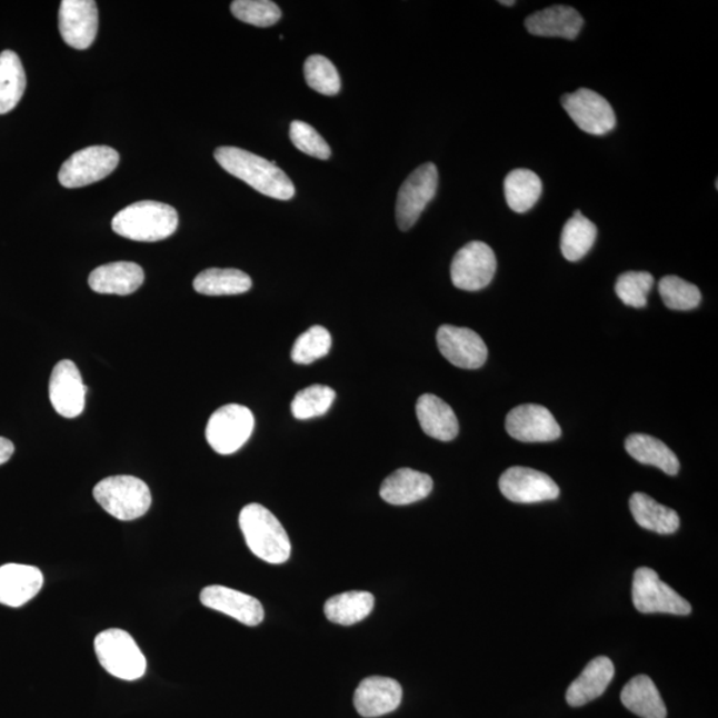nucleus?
<instances>
[{"label":"nucleus","instance_id":"1","mask_svg":"<svg viewBox=\"0 0 718 718\" xmlns=\"http://www.w3.org/2000/svg\"><path fill=\"white\" fill-rule=\"evenodd\" d=\"M215 159L221 168L235 178L247 182L257 192L276 200H290L296 193L293 181L276 166L246 149L220 147L215 151Z\"/></svg>","mask_w":718,"mask_h":718},{"label":"nucleus","instance_id":"2","mask_svg":"<svg viewBox=\"0 0 718 718\" xmlns=\"http://www.w3.org/2000/svg\"><path fill=\"white\" fill-rule=\"evenodd\" d=\"M240 528L249 550L270 565H282L290 558V540L286 528L267 507L252 503L240 512Z\"/></svg>","mask_w":718,"mask_h":718},{"label":"nucleus","instance_id":"3","mask_svg":"<svg viewBox=\"0 0 718 718\" xmlns=\"http://www.w3.org/2000/svg\"><path fill=\"white\" fill-rule=\"evenodd\" d=\"M179 227L176 209L158 201H139L112 219L114 233L128 240L154 242L168 239Z\"/></svg>","mask_w":718,"mask_h":718},{"label":"nucleus","instance_id":"4","mask_svg":"<svg viewBox=\"0 0 718 718\" xmlns=\"http://www.w3.org/2000/svg\"><path fill=\"white\" fill-rule=\"evenodd\" d=\"M93 498L113 518L130 521L143 517L152 505L151 490L131 476L110 477L93 489Z\"/></svg>","mask_w":718,"mask_h":718},{"label":"nucleus","instance_id":"5","mask_svg":"<svg viewBox=\"0 0 718 718\" xmlns=\"http://www.w3.org/2000/svg\"><path fill=\"white\" fill-rule=\"evenodd\" d=\"M100 666L120 680H139L146 675L147 660L137 641L123 629L112 628L94 639Z\"/></svg>","mask_w":718,"mask_h":718},{"label":"nucleus","instance_id":"6","mask_svg":"<svg viewBox=\"0 0 718 718\" xmlns=\"http://www.w3.org/2000/svg\"><path fill=\"white\" fill-rule=\"evenodd\" d=\"M255 429V417L246 406L230 403L209 418L206 437L209 446L221 456L239 451Z\"/></svg>","mask_w":718,"mask_h":718},{"label":"nucleus","instance_id":"7","mask_svg":"<svg viewBox=\"0 0 718 718\" xmlns=\"http://www.w3.org/2000/svg\"><path fill=\"white\" fill-rule=\"evenodd\" d=\"M117 149L92 146L74 152L60 168L58 179L64 188H81L110 176L119 164Z\"/></svg>","mask_w":718,"mask_h":718},{"label":"nucleus","instance_id":"8","mask_svg":"<svg viewBox=\"0 0 718 718\" xmlns=\"http://www.w3.org/2000/svg\"><path fill=\"white\" fill-rule=\"evenodd\" d=\"M632 600L641 614H672L687 616L692 612L689 601L660 580L652 568L641 567L634 575Z\"/></svg>","mask_w":718,"mask_h":718},{"label":"nucleus","instance_id":"9","mask_svg":"<svg viewBox=\"0 0 718 718\" xmlns=\"http://www.w3.org/2000/svg\"><path fill=\"white\" fill-rule=\"evenodd\" d=\"M438 189V169L432 162L418 167L399 188L396 217L399 229L409 230L416 226L426 207Z\"/></svg>","mask_w":718,"mask_h":718},{"label":"nucleus","instance_id":"10","mask_svg":"<svg viewBox=\"0 0 718 718\" xmlns=\"http://www.w3.org/2000/svg\"><path fill=\"white\" fill-rule=\"evenodd\" d=\"M497 272V257L482 241H472L458 250L451 263L453 287L460 290L485 289Z\"/></svg>","mask_w":718,"mask_h":718},{"label":"nucleus","instance_id":"11","mask_svg":"<svg viewBox=\"0 0 718 718\" xmlns=\"http://www.w3.org/2000/svg\"><path fill=\"white\" fill-rule=\"evenodd\" d=\"M561 106L570 114L574 123L589 134L602 137L616 127V114L607 99L588 88L566 93L561 98Z\"/></svg>","mask_w":718,"mask_h":718},{"label":"nucleus","instance_id":"12","mask_svg":"<svg viewBox=\"0 0 718 718\" xmlns=\"http://www.w3.org/2000/svg\"><path fill=\"white\" fill-rule=\"evenodd\" d=\"M499 489L513 503H539L559 497V486L547 473L515 466L499 479Z\"/></svg>","mask_w":718,"mask_h":718},{"label":"nucleus","instance_id":"13","mask_svg":"<svg viewBox=\"0 0 718 718\" xmlns=\"http://www.w3.org/2000/svg\"><path fill=\"white\" fill-rule=\"evenodd\" d=\"M508 436L526 443L554 442L561 436L560 426L551 411L540 405H521L508 412Z\"/></svg>","mask_w":718,"mask_h":718},{"label":"nucleus","instance_id":"14","mask_svg":"<svg viewBox=\"0 0 718 718\" xmlns=\"http://www.w3.org/2000/svg\"><path fill=\"white\" fill-rule=\"evenodd\" d=\"M437 343L447 361L460 369L482 368L489 356L482 337L467 328L443 325L438 330Z\"/></svg>","mask_w":718,"mask_h":718},{"label":"nucleus","instance_id":"15","mask_svg":"<svg viewBox=\"0 0 718 718\" xmlns=\"http://www.w3.org/2000/svg\"><path fill=\"white\" fill-rule=\"evenodd\" d=\"M99 29L98 4L93 0H63L59 10V31L74 50H87Z\"/></svg>","mask_w":718,"mask_h":718},{"label":"nucleus","instance_id":"16","mask_svg":"<svg viewBox=\"0 0 718 718\" xmlns=\"http://www.w3.org/2000/svg\"><path fill=\"white\" fill-rule=\"evenodd\" d=\"M49 390L52 408L59 416L72 419L83 412L88 389L78 366L70 359H63L53 368Z\"/></svg>","mask_w":718,"mask_h":718},{"label":"nucleus","instance_id":"17","mask_svg":"<svg viewBox=\"0 0 718 718\" xmlns=\"http://www.w3.org/2000/svg\"><path fill=\"white\" fill-rule=\"evenodd\" d=\"M202 606L226 614L248 627L261 625L263 607L253 596L222 586H209L200 594Z\"/></svg>","mask_w":718,"mask_h":718},{"label":"nucleus","instance_id":"18","mask_svg":"<svg viewBox=\"0 0 718 718\" xmlns=\"http://www.w3.org/2000/svg\"><path fill=\"white\" fill-rule=\"evenodd\" d=\"M402 687L389 677H368L356 690L355 707L366 718L381 717L401 706Z\"/></svg>","mask_w":718,"mask_h":718},{"label":"nucleus","instance_id":"19","mask_svg":"<svg viewBox=\"0 0 718 718\" xmlns=\"http://www.w3.org/2000/svg\"><path fill=\"white\" fill-rule=\"evenodd\" d=\"M43 574L37 567L10 564L0 567V605L18 608L42 589Z\"/></svg>","mask_w":718,"mask_h":718},{"label":"nucleus","instance_id":"20","mask_svg":"<svg viewBox=\"0 0 718 718\" xmlns=\"http://www.w3.org/2000/svg\"><path fill=\"white\" fill-rule=\"evenodd\" d=\"M144 279V270L138 263L118 261L92 270L88 286L100 295L128 296L143 286Z\"/></svg>","mask_w":718,"mask_h":718},{"label":"nucleus","instance_id":"21","mask_svg":"<svg viewBox=\"0 0 718 718\" xmlns=\"http://www.w3.org/2000/svg\"><path fill=\"white\" fill-rule=\"evenodd\" d=\"M525 24L527 31L535 37L575 40L585 26V20L570 6H551L531 13Z\"/></svg>","mask_w":718,"mask_h":718},{"label":"nucleus","instance_id":"22","mask_svg":"<svg viewBox=\"0 0 718 718\" xmlns=\"http://www.w3.org/2000/svg\"><path fill=\"white\" fill-rule=\"evenodd\" d=\"M615 676V666L606 656L595 657L567 690L568 706L579 708L606 692Z\"/></svg>","mask_w":718,"mask_h":718},{"label":"nucleus","instance_id":"23","mask_svg":"<svg viewBox=\"0 0 718 718\" xmlns=\"http://www.w3.org/2000/svg\"><path fill=\"white\" fill-rule=\"evenodd\" d=\"M432 479L428 473L399 469L385 479L379 496L390 505L406 506L430 496Z\"/></svg>","mask_w":718,"mask_h":718},{"label":"nucleus","instance_id":"24","mask_svg":"<svg viewBox=\"0 0 718 718\" xmlns=\"http://www.w3.org/2000/svg\"><path fill=\"white\" fill-rule=\"evenodd\" d=\"M417 417L422 430L433 439L450 442L458 437L459 423L456 412L450 408V405L437 396L419 397Z\"/></svg>","mask_w":718,"mask_h":718},{"label":"nucleus","instance_id":"25","mask_svg":"<svg viewBox=\"0 0 718 718\" xmlns=\"http://www.w3.org/2000/svg\"><path fill=\"white\" fill-rule=\"evenodd\" d=\"M621 702L641 718H667V707L650 677H634L621 690Z\"/></svg>","mask_w":718,"mask_h":718},{"label":"nucleus","instance_id":"26","mask_svg":"<svg viewBox=\"0 0 718 718\" xmlns=\"http://www.w3.org/2000/svg\"><path fill=\"white\" fill-rule=\"evenodd\" d=\"M629 508L640 527L645 530L669 535L680 527V517L672 508L657 503L647 493L636 492L629 499Z\"/></svg>","mask_w":718,"mask_h":718},{"label":"nucleus","instance_id":"27","mask_svg":"<svg viewBox=\"0 0 718 718\" xmlns=\"http://www.w3.org/2000/svg\"><path fill=\"white\" fill-rule=\"evenodd\" d=\"M626 450L639 463L655 466L667 476H677V472L680 471V462L676 453L660 439L647 436V433L629 436L626 440Z\"/></svg>","mask_w":718,"mask_h":718},{"label":"nucleus","instance_id":"28","mask_svg":"<svg viewBox=\"0 0 718 718\" xmlns=\"http://www.w3.org/2000/svg\"><path fill=\"white\" fill-rule=\"evenodd\" d=\"M193 288L205 296H236L247 293L252 279L239 269L211 268L196 277Z\"/></svg>","mask_w":718,"mask_h":718},{"label":"nucleus","instance_id":"29","mask_svg":"<svg viewBox=\"0 0 718 718\" xmlns=\"http://www.w3.org/2000/svg\"><path fill=\"white\" fill-rule=\"evenodd\" d=\"M544 192L539 176L530 169H515L505 180V195L508 207L517 213H526L537 205Z\"/></svg>","mask_w":718,"mask_h":718},{"label":"nucleus","instance_id":"30","mask_svg":"<svg viewBox=\"0 0 718 718\" xmlns=\"http://www.w3.org/2000/svg\"><path fill=\"white\" fill-rule=\"evenodd\" d=\"M375 608V596L369 592L351 591L333 596L325 605V615L331 622L353 626L368 618Z\"/></svg>","mask_w":718,"mask_h":718},{"label":"nucleus","instance_id":"31","mask_svg":"<svg viewBox=\"0 0 718 718\" xmlns=\"http://www.w3.org/2000/svg\"><path fill=\"white\" fill-rule=\"evenodd\" d=\"M26 86V72L17 53L10 50L0 53V114L9 113L19 104Z\"/></svg>","mask_w":718,"mask_h":718},{"label":"nucleus","instance_id":"32","mask_svg":"<svg viewBox=\"0 0 718 718\" xmlns=\"http://www.w3.org/2000/svg\"><path fill=\"white\" fill-rule=\"evenodd\" d=\"M596 237H598V228L592 221L582 215L574 216L566 222L561 232V253L568 261H579L591 250Z\"/></svg>","mask_w":718,"mask_h":718},{"label":"nucleus","instance_id":"33","mask_svg":"<svg viewBox=\"0 0 718 718\" xmlns=\"http://www.w3.org/2000/svg\"><path fill=\"white\" fill-rule=\"evenodd\" d=\"M336 399V391L328 386L313 385L309 388L297 392L291 402V415L295 418L305 421V419L321 417L327 415L330 406Z\"/></svg>","mask_w":718,"mask_h":718},{"label":"nucleus","instance_id":"34","mask_svg":"<svg viewBox=\"0 0 718 718\" xmlns=\"http://www.w3.org/2000/svg\"><path fill=\"white\" fill-rule=\"evenodd\" d=\"M305 79L311 90L335 97L341 90V78L333 63L322 56H311L303 66Z\"/></svg>","mask_w":718,"mask_h":718},{"label":"nucleus","instance_id":"35","mask_svg":"<svg viewBox=\"0 0 718 718\" xmlns=\"http://www.w3.org/2000/svg\"><path fill=\"white\" fill-rule=\"evenodd\" d=\"M659 291L666 307L672 310H692L701 302L700 289L680 277H664Z\"/></svg>","mask_w":718,"mask_h":718},{"label":"nucleus","instance_id":"36","mask_svg":"<svg viewBox=\"0 0 718 718\" xmlns=\"http://www.w3.org/2000/svg\"><path fill=\"white\" fill-rule=\"evenodd\" d=\"M331 348V336L328 329L316 325L297 338L291 359L298 365H309L327 356Z\"/></svg>","mask_w":718,"mask_h":718},{"label":"nucleus","instance_id":"37","mask_svg":"<svg viewBox=\"0 0 718 718\" xmlns=\"http://www.w3.org/2000/svg\"><path fill=\"white\" fill-rule=\"evenodd\" d=\"M230 11L243 23L270 27L281 19L279 6L269 0H235Z\"/></svg>","mask_w":718,"mask_h":718},{"label":"nucleus","instance_id":"38","mask_svg":"<svg viewBox=\"0 0 718 718\" xmlns=\"http://www.w3.org/2000/svg\"><path fill=\"white\" fill-rule=\"evenodd\" d=\"M654 276L648 272H626L616 281V295L627 307L645 308L649 291L654 288Z\"/></svg>","mask_w":718,"mask_h":718},{"label":"nucleus","instance_id":"39","mask_svg":"<svg viewBox=\"0 0 718 718\" xmlns=\"http://www.w3.org/2000/svg\"><path fill=\"white\" fill-rule=\"evenodd\" d=\"M290 140L291 143L303 153L311 156V158H317L320 160H328L330 158L331 151L330 147L318 133L313 127L303 121L296 120L290 124Z\"/></svg>","mask_w":718,"mask_h":718},{"label":"nucleus","instance_id":"40","mask_svg":"<svg viewBox=\"0 0 718 718\" xmlns=\"http://www.w3.org/2000/svg\"><path fill=\"white\" fill-rule=\"evenodd\" d=\"M13 451H16V447H13L11 440L0 437V466L9 462Z\"/></svg>","mask_w":718,"mask_h":718},{"label":"nucleus","instance_id":"41","mask_svg":"<svg viewBox=\"0 0 718 718\" xmlns=\"http://www.w3.org/2000/svg\"><path fill=\"white\" fill-rule=\"evenodd\" d=\"M499 3H500V4H503V6H508V7H510V6H513V4H515V2H512V0H511V2H505V0H502V2H499Z\"/></svg>","mask_w":718,"mask_h":718}]
</instances>
